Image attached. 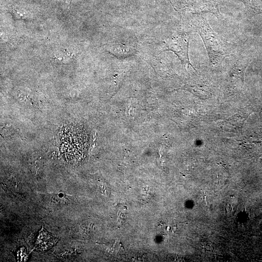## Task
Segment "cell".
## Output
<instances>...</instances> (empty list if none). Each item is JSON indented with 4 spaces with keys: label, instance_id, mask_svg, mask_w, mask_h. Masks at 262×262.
<instances>
[{
    "label": "cell",
    "instance_id": "4",
    "mask_svg": "<svg viewBox=\"0 0 262 262\" xmlns=\"http://www.w3.org/2000/svg\"><path fill=\"white\" fill-rule=\"evenodd\" d=\"M245 2L251 16L262 14V0H246Z\"/></svg>",
    "mask_w": 262,
    "mask_h": 262
},
{
    "label": "cell",
    "instance_id": "2",
    "mask_svg": "<svg viewBox=\"0 0 262 262\" xmlns=\"http://www.w3.org/2000/svg\"><path fill=\"white\" fill-rule=\"evenodd\" d=\"M189 39L185 35L180 34L173 36L165 41V49L173 52L181 61L182 64L190 65L188 54Z\"/></svg>",
    "mask_w": 262,
    "mask_h": 262
},
{
    "label": "cell",
    "instance_id": "3",
    "mask_svg": "<svg viewBox=\"0 0 262 262\" xmlns=\"http://www.w3.org/2000/svg\"><path fill=\"white\" fill-rule=\"evenodd\" d=\"M57 239L42 229L36 241L35 247L40 250H44L53 246L56 243Z\"/></svg>",
    "mask_w": 262,
    "mask_h": 262
},
{
    "label": "cell",
    "instance_id": "1",
    "mask_svg": "<svg viewBox=\"0 0 262 262\" xmlns=\"http://www.w3.org/2000/svg\"><path fill=\"white\" fill-rule=\"evenodd\" d=\"M196 24V29L203 40L211 62L217 61L228 54L229 49L227 45L213 31L205 18L199 17Z\"/></svg>",
    "mask_w": 262,
    "mask_h": 262
}]
</instances>
